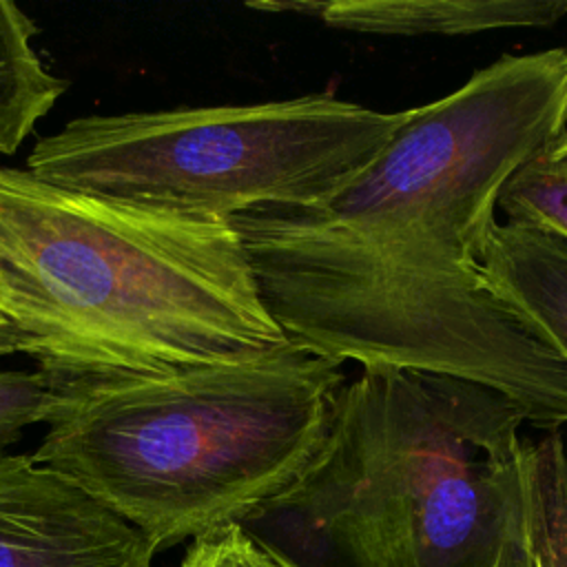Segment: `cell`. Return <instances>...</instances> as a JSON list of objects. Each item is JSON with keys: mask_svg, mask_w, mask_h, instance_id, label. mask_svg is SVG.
Masks as SVG:
<instances>
[{"mask_svg": "<svg viewBox=\"0 0 567 567\" xmlns=\"http://www.w3.org/2000/svg\"><path fill=\"white\" fill-rule=\"evenodd\" d=\"M179 567H279V565L237 523H224L195 536Z\"/></svg>", "mask_w": 567, "mask_h": 567, "instance_id": "14", "label": "cell"}, {"mask_svg": "<svg viewBox=\"0 0 567 567\" xmlns=\"http://www.w3.org/2000/svg\"><path fill=\"white\" fill-rule=\"evenodd\" d=\"M496 210L505 219L540 224L567 237V166L543 157L520 168L501 190Z\"/></svg>", "mask_w": 567, "mask_h": 567, "instance_id": "12", "label": "cell"}, {"mask_svg": "<svg viewBox=\"0 0 567 567\" xmlns=\"http://www.w3.org/2000/svg\"><path fill=\"white\" fill-rule=\"evenodd\" d=\"M478 266L492 288L523 310L567 359V237L529 221H494Z\"/></svg>", "mask_w": 567, "mask_h": 567, "instance_id": "9", "label": "cell"}, {"mask_svg": "<svg viewBox=\"0 0 567 567\" xmlns=\"http://www.w3.org/2000/svg\"><path fill=\"white\" fill-rule=\"evenodd\" d=\"M494 567H509V543H507V547H505L503 556L496 560V565H494Z\"/></svg>", "mask_w": 567, "mask_h": 567, "instance_id": "17", "label": "cell"}, {"mask_svg": "<svg viewBox=\"0 0 567 567\" xmlns=\"http://www.w3.org/2000/svg\"><path fill=\"white\" fill-rule=\"evenodd\" d=\"M13 352H18V346H16V337H13V330L9 328V323L4 321V317L0 315V357L13 354Z\"/></svg>", "mask_w": 567, "mask_h": 567, "instance_id": "15", "label": "cell"}, {"mask_svg": "<svg viewBox=\"0 0 567 567\" xmlns=\"http://www.w3.org/2000/svg\"><path fill=\"white\" fill-rule=\"evenodd\" d=\"M523 423L496 390L363 370L306 472L237 525L279 567H494L520 503Z\"/></svg>", "mask_w": 567, "mask_h": 567, "instance_id": "2", "label": "cell"}, {"mask_svg": "<svg viewBox=\"0 0 567 567\" xmlns=\"http://www.w3.org/2000/svg\"><path fill=\"white\" fill-rule=\"evenodd\" d=\"M565 452H567V434H565Z\"/></svg>", "mask_w": 567, "mask_h": 567, "instance_id": "18", "label": "cell"}, {"mask_svg": "<svg viewBox=\"0 0 567 567\" xmlns=\"http://www.w3.org/2000/svg\"><path fill=\"white\" fill-rule=\"evenodd\" d=\"M405 111L332 95L86 115L35 142V177L122 202L233 219L312 210L392 140Z\"/></svg>", "mask_w": 567, "mask_h": 567, "instance_id": "5", "label": "cell"}, {"mask_svg": "<svg viewBox=\"0 0 567 567\" xmlns=\"http://www.w3.org/2000/svg\"><path fill=\"white\" fill-rule=\"evenodd\" d=\"M38 24L11 0H0V155L16 153L66 91L33 47Z\"/></svg>", "mask_w": 567, "mask_h": 567, "instance_id": "11", "label": "cell"}, {"mask_svg": "<svg viewBox=\"0 0 567 567\" xmlns=\"http://www.w3.org/2000/svg\"><path fill=\"white\" fill-rule=\"evenodd\" d=\"M551 162H556V164H560V166H567V140L551 153V155H547Z\"/></svg>", "mask_w": 567, "mask_h": 567, "instance_id": "16", "label": "cell"}, {"mask_svg": "<svg viewBox=\"0 0 567 567\" xmlns=\"http://www.w3.org/2000/svg\"><path fill=\"white\" fill-rule=\"evenodd\" d=\"M0 315L58 396L261 359L292 343L230 219L0 166Z\"/></svg>", "mask_w": 567, "mask_h": 567, "instance_id": "1", "label": "cell"}, {"mask_svg": "<svg viewBox=\"0 0 567 567\" xmlns=\"http://www.w3.org/2000/svg\"><path fill=\"white\" fill-rule=\"evenodd\" d=\"M567 140V49L501 55L408 109L383 151L330 202L301 210L346 233L478 264L505 184Z\"/></svg>", "mask_w": 567, "mask_h": 567, "instance_id": "6", "label": "cell"}, {"mask_svg": "<svg viewBox=\"0 0 567 567\" xmlns=\"http://www.w3.org/2000/svg\"><path fill=\"white\" fill-rule=\"evenodd\" d=\"M520 503L509 538V567H567L565 432L523 436Z\"/></svg>", "mask_w": 567, "mask_h": 567, "instance_id": "10", "label": "cell"}, {"mask_svg": "<svg viewBox=\"0 0 567 567\" xmlns=\"http://www.w3.org/2000/svg\"><path fill=\"white\" fill-rule=\"evenodd\" d=\"M230 224L290 343L363 370L470 381L512 399L543 432L567 425V359L481 266L456 275L394 268L295 210L241 213Z\"/></svg>", "mask_w": 567, "mask_h": 567, "instance_id": "4", "label": "cell"}, {"mask_svg": "<svg viewBox=\"0 0 567 567\" xmlns=\"http://www.w3.org/2000/svg\"><path fill=\"white\" fill-rule=\"evenodd\" d=\"M155 551L62 474L0 454V567H151Z\"/></svg>", "mask_w": 567, "mask_h": 567, "instance_id": "7", "label": "cell"}, {"mask_svg": "<svg viewBox=\"0 0 567 567\" xmlns=\"http://www.w3.org/2000/svg\"><path fill=\"white\" fill-rule=\"evenodd\" d=\"M246 7L299 13L332 29L370 35H472L549 27L567 13V0H259Z\"/></svg>", "mask_w": 567, "mask_h": 567, "instance_id": "8", "label": "cell"}, {"mask_svg": "<svg viewBox=\"0 0 567 567\" xmlns=\"http://www.w3.org/2000/svg\"><path fill=\"white\" fill-rule=\"evenodd\" d=\"M60 403L40 372L0 370V454L22 436V430L49 421Z\"/></svg>", "mask_w": 567, "mask_h": 567, "instance_id": "13", "label": "cell"}, {"mask_svg": "<svg viewBox=\"0 0 567 567\" xmlns=\"http://www.w3.org/2000/svg\"><path fill=\"white\" fill-rule=\"evenodd\" d=\"M343 363L281 352L60 396L31 456L155 547L237 523L321 450Z\"/></svg>", "mask_w": 567, "mask_h": 567, "instance_id": "3", "label": "cell"}]
</instances>
